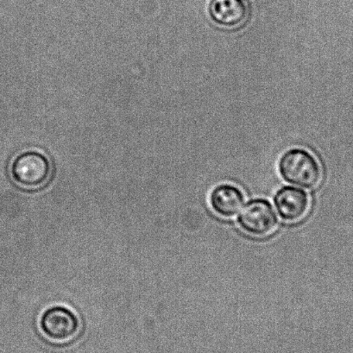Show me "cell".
Listing matches in <instances>:
<instances>
[{
    "mask_svg": "<svg viewBox=\"0 0 353 353\" xmlns=\"http://www.w3.org/2000/svg\"><path fill=\"white\" fill-rule=\"evenodd\" d=\"M209 201L216 214L221 217L231 218L241 210L244 205L245 197L238 188L222 184L212 191Z\"/></svg>",
    "mask_w": 353,
    "mask_h": 353,
    "instance_id": "52a82bcc",
    "label": "cell"
},
{
    "mask_svg": "<svg viewBox=\"0 0 353 353\" xmlns=\"http://www.w3.org/2000/svg\"><path fill=\"white\" fill-rule=\"evenodd\" d=\"M238 222L243 231L253 237H265L276 229L277 217L270 202L255 200L249 202L239 215Z\"/></svg>",
    "mask_w": 353,
    "mask_h": 353,
    "instance_id": "277c9868",
    "label": "cell"
},
{
    "mask_svg": "<svg viewBox=\"0 0 353 353\" xmlns=\"http://www.w3.org/2000/svg\"><path fill=\"white\" fill-rule=\"evenodd\" d=\"M279 169L283 180L294 186L312 190L321 183L322 172L320 163L307 150H288L281 157Z\"/></svg>",
    "mask_w": 353,
    "mask_h": 353,
    "instance_id": "7a4b0ae2",
    "label": "cell"
},
{
    "mask_svg": "<svg viewBox=\"0 0 353 353\" xmlns=\"http://www.w3.org/2000/svg\"><path fill=\"white\" fill-rule=\"evenodd\" d=\"M274 202L280 217L288 222L301 221L310 208L306 192L292 187H284L277 191Z\"/></svg>",
    "mask_w": 353,
    "mask_h": 353,
    "instance_id": "5b68a950",
    "label": "cell"
},
{
    "mask_svg": "<svg viewBox=\"0 0 353 353\" xmlns=\"http://www.w3.org/2000/svg\"><path fill=\"white\" fill-rule=\"evenodd\" d=\"M17 186L25 190H39L46 186L52 174V166L46 154L39 150H25L18 154L10 167Z\"/></svg>",
    "mask_w": 353,
    "mask_h": 353,
    "instance_id": "6da1fadb",
    "label": "cell"
},
{
    "mask_svg": "<svg viewBox=\"0 0 353 353\" xmlns=\"http://www.w3.org/2000/svg\"><path fill=\"white\" fill-rule=\"evenodd\" d=\"M208 12L216 25L225 29L238 28L248 18V8L243 0H211Z\"/></svg>",
    "mask_w": 353,
    "mask_h": 353,
    "instance_id": "8992f818",
    "label": "cell"
},
{
    "mask_svg": "<svg viewBox=\"0 0 353 353\" xmlns=\"http://www.w3.org/2000/svg\"><path fill=\"white\" fill-rule=\"evenodd\" d=\"M39 329L48 341L66 343L80 334L81 325L77 315L66 307L47 308L39 319Z\"/></svg>",
    "mask_w": 353,
    "mask_h": 353,
    "instance_id": "3957f363",
    "label": "cell"
}]
</instances>
